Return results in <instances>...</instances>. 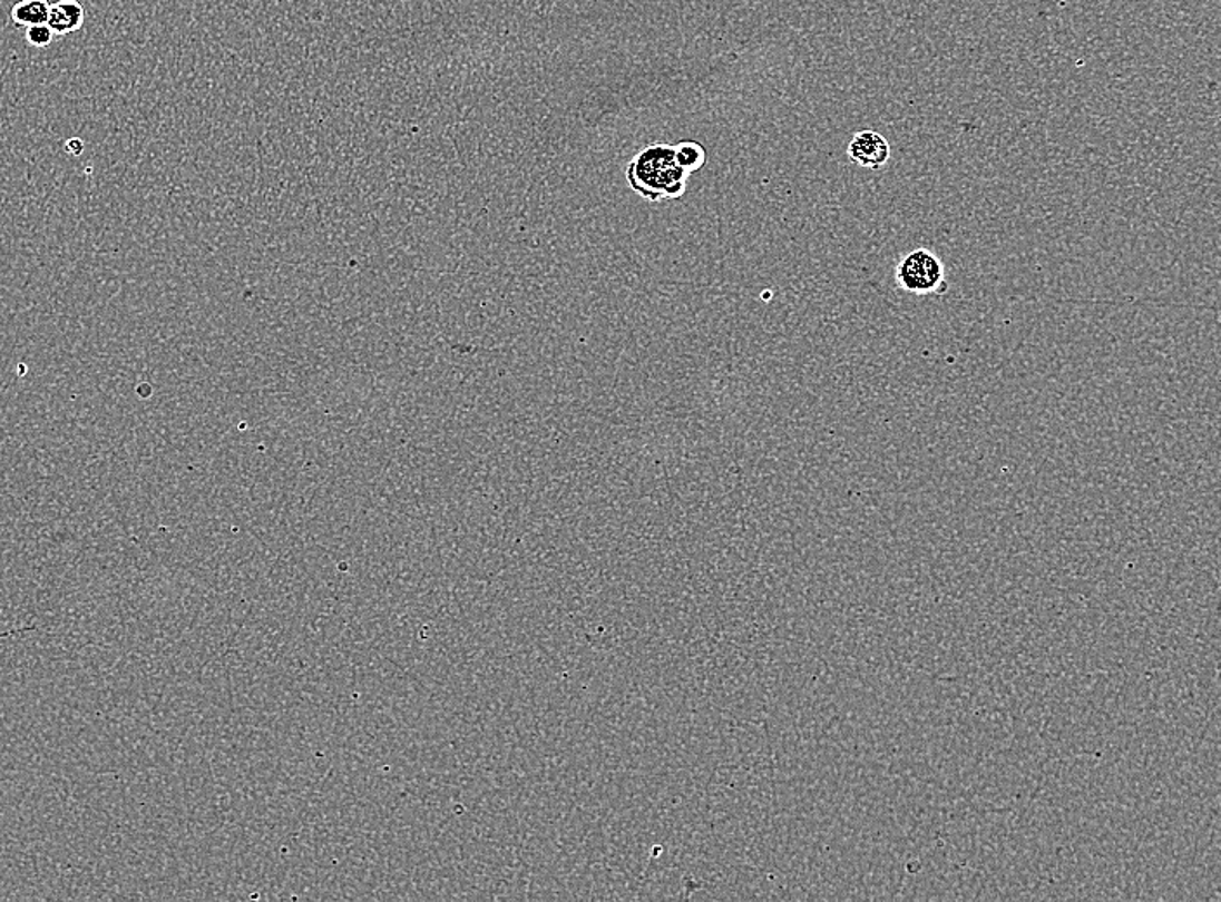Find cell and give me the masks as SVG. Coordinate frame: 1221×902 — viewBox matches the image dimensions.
<instances>
[{"label":"cell","mask_w":1221,"mask_h":902,"mask_svg":"<svg viewBox=\"0 0 1221 902\" xmlns=\"http://www.w3.org/2000/svg\"><path fill=\"white\" fill-rule=\"evenodd\" d=\"M51 4L48 0H21L11 9L12 21L21 27L48 23Z\"/></svg>","instance_id":"5b68a950"},{"label":"cell","mask_w":1221,"mask_h":902,"mask_svg":"<svg viewBox=\"0 0 1221 902\" xmlns=\"http://www.w3.org/2000/svg\"><path fill=\"white\" fill-rule=\"evenodd\" d=\"M896 283L912 295H944L949 288L942 261L928 248H915L899 261Z\"/></svg>","instance_id":"7a4b0ae2"},{"label":"cell","mask_w":1221,"mask_h":902,"mask_svg":"<svg viewBox=\"0 0 1221 902\" xmlns=\"http://www.w3.org/2000/svg\"><path fill=\"white\" fill-rule=\"evenodd\" d=\"M25 39H27L28 46H32V48H48V46H51L52 39H55V32H52L51 27H49L48 23L36 24V27L27 28Z\"/></svg>","instance_id":"52a82bcc"},{"label":"cell","mask_w":1221,"mask_h":902,"mask_svg":"<svg viewBox=\"0 0 1221 902\" xmlns=\"http://www.w3.org/2000/svg\"><path fill=\"white\" fill-rule=\"evenodd\" d=\"M690 176L678 161L675 145L666 143L647 145L627 165L628 186L647 202L681 198Z\"/></svg>","instance_id":"6da1fadb"},{"label":"cell","mask_w":1221,"mask_h":902,"mask_svg":"<svg viewBox=\"0 0 1221 902\" xmlns=\"http://www.w3.org/2000/svg\"><path fill=\"white\" fill-rule=\"evenodd\" d=\"M67 148L71 149V151H74V155H79L80 151H82L84 145L79 138H74L68 141Z\"/></svg>","instance_id":"ba28073f"},{"label":"cell","mask_w":1221,"mask_h":902,"mask_svg":"<svg viewBox=\"0 0 1221 902\" xmlns=\"http://www.w3.org/2000/svg\"><path fill=\"white\" fill-rule=\"evenodd\" d=\"M847 155L859 167L880 170L890 160V145L880 133L861 130L850 139Z\"/></svg>","instance_id":"3957f363"},{"label":"cell","mask_w":1221,"mask_h":902,"mask_svg":"<svg viewBox=\"0 0 1221 902\" xmlns=\"http://www.w3.org/2000/svg\"><path fill=\"white\" fill-rule=\"evenodd\" d=\"M86 20V9L79 0H58L51 4L48 24L55 36H68L80 30Z\"/></svg>","instance_id":"277c9868"},{"label":"cell","mask_w":1221,"mask_h":902,"mask_svg":"<svg viewBox=\"0 0 1221 902\" xmlns=\"http://www.w3.org/2000/svg\"><path fill=\"white\" fill-rule=\"evenodd\" d=\"M677 158L687 173L693 174L706 164V149L696 141H682L675 145Z\"/></svg>","instance_id":"8992f818"}]
</instances>
